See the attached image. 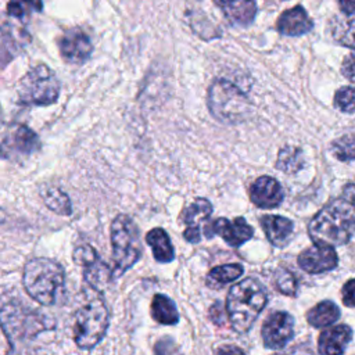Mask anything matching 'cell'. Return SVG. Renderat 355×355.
Listing matches in <instances>:
<instances>
[{"label":"cell","mask_w":355,"mask_h":355,"mask_svg":"<svg viewBox=\"0 0 355 355\" xmlns=\"http://www.w3.org/2000/svg\"><path fill=\"white\" fill-rule=\"evenodd\" d=\"M311 240L319 245L347 244L355 233V184L348 183L341 194L327 202L309 222Z\"/></svg>","instance_id":"cell-1"},{"label":"cell","mask_w":355,"mask_h":355,"mask_svg":"<svg viewBox=\"0 0 355 355\" xmlns=\"http://www.w3.org/2000/svg\"><path fill=\"white\" fill-rule=\"evenodd\" d=\"M266 301L265 287L254 277H247L232 286L226 298V311L233 329L239 333L250 330Z\"/></svg>","instance_id":"cell-2"},{"label":"cell","mask_w":355,"mask_h":355,"mask_svg":"<svg viewBox=\"0 0 355 355\" xmlns=\"http://www.w3.org/2000/svg\"><path fill=\"white\" fill-rule=\"evenodd\" d=\"M22 283L26 293L42 305H54L64 293V268L50 258H33L25 268Z\"/></svg>","instance_id":"cell-3"},{"label":"cell","mask_w":355,"mask_h":355,"mask_svg":"<svg viewBox=\"0 0 355 355\" xmlns=\"http://www.w3.org/2000/svg\"><path fill=\"white\" fill-rule=\"evenodd\" d=\"M0 326L11 345L31 340L37 334L53 330L54 319L25 305L10 302L0 309Z\"/></svg>","instance_id":"cell-4"},{"label":"cell","mask_w":355,"mask_h":355,"mask_svg":"<svg viewBox=\"0 0 355 355\" xmlns=\"http://www.w3.org/2000/svg\"><path fill=\"white\" fill-rule=\"evenodd\" d=\"M86 302L75 313L73 336L82 349L93 348L105 334L110 316L105 302L98 291L90 288Z\"/></svg>","instance_id":"cell-5"},{"label":"cell","mask_w":355,"mask_h":355,"mask_svg":"<svg viewBox=\"0 0 355 355\" xmlns=\"http://www.w3.org/2000/svg\"><path fill=\"white\" fill-rule=\"evenodd\" d=\"M114 277L130 269L141 257L140 233L129 215L119 214L111 223Z\"/></svg>","instance_id":"cell-6"},{"label":"cell","mask_w":355,"mask_h":355,"mask_svg":"<svg viewBox=\"0 0 355 355\" xmlns=\"http://www.w3.org/2000/svg\"><path fill=\"white\" fill-rule=\"evenodd\" d=\"M208 108L218 121L237 123L248 116L251 104L236 85L226 79H216L208 90Z\"/></svg>","instance_id":"cell-7"},{"label":"cell","mask_w":355,"mask_h":355,"mask_svg":"<svg viewBox=\"0 0 355 355\" xmlns=\"http://www.w3.org/2000/svg\"><path fill=\"white\" fill-rule=\"evenodd\" d=\"M60 82L47 65H37L29 69L19 82L18 97L26 105H50L57 101Z\"/></svg>","instance_id":"cell-8"},{"label":"cell","mask_w":355,"mask_h":355,"mask_svg":"<svg viewBox=\"0 0 355 355\" xmlns=\"http://www.w3.org/2000/svg\"><path fill=\"white\" fill-rule=\"evenodd\" d=\"M73 261L82 266L85 280L90 288L100 291L114 277L112 269L97 255L96 250L89 245H79L73 251Z\"/></svg>","instance_id":"cell-9"},{"label":"cell","mask_w":355,"mask_h":355,"mask_svg":"<svg viewBox=\"0 0 355 355\" xmlns=\"http://www.w3.org/2000/svg\"><path fill=\"white\" fill-rule=\"evenodd\" d=\"M58 51L61 58L72 65L83 64L93 51V44L86 32L72 28L58 37Z\"/></svg>","instance_id":"cell-10"},{"label":"cell","mask_w":355,"mask_h":355,"mask_svg":"<svg viewBox=\"0 0 355 355\" xmlns=\"http://www.w3.org/2000/svg\"><path fill=\"white\" fill-rule=\"evenodd\" d=\"M262 340L265 347L272 349L283 348L294 334V319L290 313L277 311L270 313L262 326Z\"/></svg>","instance_id":"cell-11"},{"label":"cell","mask_w":355,"mask_h":355,"mask_svg":"<svg viewBox=\"0 0 355 355\" xmlns=\"http://www.w3.org/2000/svg\"><path fill=\"white\" fill-rule=\"evenodd\" d=\"M254 229L245 222L244 218L239 216L233 220H229L226 218H218L212 222H209L205 237L211 239L214 234L220 236L229 245L232 247H240L245 241H248L252 237Z\"/></svg>","instance_id":"cell-12"},{"label":"cell","mask_w":355,"mask_h":355,"mask_svg":"<svg viewBox=\"0 0 355 355\" xmlns=\"http://www.w3.org/2000/svg\"><path fill=\"white\" fill-rule=\"evenodd\" d=\"M212 214V204L207 198H197L190 205H187L182 214L183 223L186 229L183 230V237L190 243H198L201 240V226H204V233L209 225V218Z\"/></svg>","instance_id":"cell-13"},{"label":"cell","mask_w":355,"mask_h":355,"mask_svg":"<svg viewBox=\"0 0 355 355\" xmlns=\"http://www.w3.org/2000/svg\"><path fill=\"white\" fill-rule=\"evenodd\" d=\"M298 265L302 270L318 275L333 270L338 265V257L333 247L315 244L298 255Z\"/></svg>","instance_id":"cell-14"},{"label":"cell","mask_w":355,"mask_h":355,"mask_svg":"<svg viewBox=\"0 0 355 355\" xmlns=\"http://www.w3.org/2000/svg\"><path fill=\"white\" fill-rule=\"evenodd\" d=\"M40 147L37 135L25 125L15 126L0 146L1 157L29 155Z\"/></svg>","instance_id":"cell-15"},{"label":"cell","mask_w":355,"mask_h":355,"mask_svg":"<svg viewBox=\"0 0 355 355\" xmlns=\"http://www.w3.org/2000/svg\"><path fill=\"white\" fill-rule=\"evenodd\" d=\"M283 189L275 178L261 176L250 187V200L259 208H276L283 202Z\"/></svg>","instance_id":"cell-16"},{"label":"cell","mask_w":355,"mask_h":355,"mask_svg":"<svg viewBox=\"0 0 355 355\" xmlns=\"http://www.w3.org/2000/svg\"><path fill=\"white\" fill-rule=\"evenodd\" d=\"M277 31L286 36H301L313 28V22L302 6H295L280 14Z\"/></svg>","instance_id":"cell-17"},{"label":"cell","mask_w":355,"mask_h":355,"mask_svg":"<svg viewBox=\"0 0 355 355\" xmlns=\"http://www.w3.org/2000/svg\"><path fill=\"white\" fill-rule=\"evenodd\" d=\"M352 337V330L347 324H338L326 329L319 336L320 355H343Z\"/></svg>","instance_id":"cell-18"},{"label":"cell","mask_w":355,"mask_h":355,"mask_svg":"<svg viewBox=\"0 0 355 355\" xmlns=\"http://www.w3.org/2000/svg\"><path fill=\"white\" fill-rule=\"evenodd\" d=\"M259 222L268 240L275 247H284L290 243L293 237L294 223L288 218L280 215H263Z\"/></svg>","instance_id":"cell-19"},{"label":"cell","mask_w":355,"mask_h":355,"mask_svg":"<svg viewBox=\"0 0 355 355\" xmlns=\"http://www.w3.org/2000/svg\"><path fill=\"white\" fill-rule=\"evenodd\" d=\"M227 21L234 26H248L257 15V4L254 1H215Z\"/></svg>","instance_id":"cell-20"},{"label":"cell","mask_w":355,"mask_h":355,"mask_svg":"<svg viewBox=\"0 0 355 355\" xmlns=\"http://www.w3.org/2000/svg\"><path fill=\"white\" fill-rule=\"evenodd\" d=\"M147 244L153 250V255L158 262L166 263L175 258V250L168 233L161 227L151 229L146 236Z\"/></svg>","instance_id":"cell-21"},{"label":"cell","mask_w":355,"mask_h":355,"mask_svg":"<svg viewBox=\"0 0 355 355\" xmlns=\"http://www.w3.org/2000/svg\"><path fill=\"white\" fill-rule=\"evenodd\" d=\"M151 315L158 323L162 324H175L179 320L175 302L164 294L154 295L151 301Z\"/></svg>","instance_id":"cell-22"},{"label":"cell","mask_w":355,"mask_h":355,"mask_svg":"<svg viewBox=\"0 0 355 355\" xmlns=\"http://www.w3.org/2000/svg\"><path fill=\"white\" fill-rule=\"evenodd\" d=\"M338 316L340 309L333 301H322L306 313L308 323L313 327H326L334 323Z\"/></svg>","instance_id":"cell-23"},{"label":"cell","mask_w":355,"mask_h":355,"mask_svg":"<svg viewBox=\"0 0 355 355\" xmlns=\"http://www.w3.org/2000/svg\"><path fill=\"white\" fill-rule=\"evenodd\" d=\"M40 196L49 209L58 215H71L72 214V204L67 193H64L60 187H44L40 191Z\"/></svg>","instance_id":"cell-24"},{"label":"cell","mask_w":355,"mask_h":355,"mask_svg":"<svg viewBox=\"0 0 355 355\" xmlns=\"http://www.w3.org/2000/svg\"><path fill=\"white\" fill-rule=\"evenodd\" d=\"M244 272V268L240 263H227L220 265L209 270L207 276V286L211 288H220L230 282L239 279Z\"/></svg>","instance_id":"cell-25"},{"label":"cell","mask_w":355,"mask_h":355,"mask_svg":"<svg viewBox=\"0 0 355 355\" xmlns=\"http://www.w3.org/2000/svg\"><path fill=\"white\" fill-rule=\"evenodd\" d=\"M302 151L293 146H286L279 151L276 168L286 173H295L304 168Z\"/></svg>","instance_id":"cell-26"},{"label":"cell","mask_w":355,"mask_h":355,"mask_svg":"<svg viewBox=\"0 0 355 355\" xmlns=\"http://www.w3.org/2000/svg\"><path fill=\"white\" fill-rule=\"evenodd\" d=\"M333 37L338 44L355 50V18L337 19L333 29Z\"/></svg>","instance_id":"cell-27"},{"label":"cell","mask_w":355,"mask_h":355,"mask_svg":"<svg viewBox=\"0 0 355 355\" xmlns=\"http://www.w3.org/2000/svg\"><path fill=\"white\" fill-rule=\"evenodd\" d=\"M334 157L340 161L355 159V136L345 135L336 139L330 147Z\"/></svg>","instance_id":"cell-28"},{"label":"cell","mask_w":355,"mask_h":355,"mask_svg":"<svg viewBox=\"0 0 355 355\" xmlns=\"http://www.w3.org/2000/svg\"><path fill=\"white\" fill-rule=\"evenodd\" d=\"M275 284L277 290L286 295H295L297 293V279L295 276L287 269H277L275 275Z\"/></svg>","instance_id":"cell-29"},{"label":"cell","mask_w":355,"mask_h":355,"mask_svg":"<svg viewBox=\"0 0 355 355\" xmlns=\"http://www.w3.org/2000/svg\"><path fill=\"white\" fill-rule=\"evenodd\" d=\"M334 105L343 112L355 111V87L343 86L334 94Z\"/></svg>","instance_id":"cell-30"},{"label":"cell","mask_w":355,"mask_h":355,"mask_svg":"<svg viewBox=\"0 0 355 355\" xmlns=\"http://www.w3.org/2000/svg\"><path fill=\"white\" fill-rule=\"evenodd\" d=\"M42 10V3H31V1H11L7 4V14L14 18H22L29 11H33V8Z\"/></svg>","instance_id":"cell-31"},{"label":"cell","mask_w":355,"mask_h":355,"mask_svg":"<svg viewBox=\"0 0 355 355\" xmlns=\"http://www.w3.org/2000/svg\"><path fill=\"white\" fill-rule=\"evenodd\" d=\"M343 294V302L347 306H355V279L348 280L341 290Z\"/></svg>","instance_id":"cell-32"},{"label":"cell","mask_w":355,"mask_h":355,"mask_svg":"<svg viewBox=\"0 0 355 355\" xmlns=\"http://www.w3.org/2000/svg\"><path fill=\"white\" fill-rule=\"evenodd\" d=\"M343 75L352 83H355V53L349 54L344 58L341 65Z\"/></svg>","instance_id":"cell-33"},{"label":"cell","mask_w":355,"mask_h":355,"mask_svg":"<svg viewBox=\"0 0 355 355\" xmlns=\"http://www.w3.org/2000/svg\"><path fill=\"white\" fill-rule=\"evenodd\" d=\"M215 355H245V354L236 345H227V347H220Z\"/></svg>","instance_id":"cell-34"},{"label":"cell","mask_w":355,"mask_h":355,"mask_svg":"<svg viewBox=\"0 0 355 355\" xmlns=\"http://www.w3.org/2000/svg\"><path fill=\"white\" fill-rule=\"evenodd\" d=\"M338 6L344 14L355 15V1H340Z\"/></svg>","instance_id":"cell-35"},{"label":"cell","mask_w":355,"mask_h":355,"mask_svg":"<svg viewBox=\"0 0 355 355\" xmlns=\"http://www.w3.org/2000/svg\"><path fill=\"white\" fill-rule=\"evenodd\" d=\"M4 219H6V215H4V212L0 209V223H1Z\"/></svg>","instance_id":"cell-36"}]
</instances>
